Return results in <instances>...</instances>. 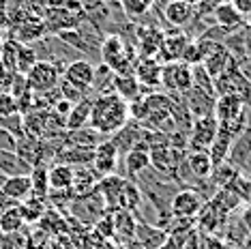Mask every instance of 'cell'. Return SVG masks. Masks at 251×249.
<instances>
[{
  "instance_id": "6da1fadb",
  "label": "cell",
  "mask_w": 251,
  "mask_h": 249,
  "mask_svg": "<svg viewBox=\"0 0 251 249\" xmlns=\"http://www.w3.org/2000/svg\"><path fill=\"white\" fill-rule=\"evenodd\" d=\"M127 121H129V103L118 95L107 93V95H97L93 99L88 127L99 131L103 138H110L112 133H116Z\"/></svg>"
},
{
  "instance_id": "7a4b0ae2",
  "label": "cell",
  "mask_w": 251,
  "mask_h": 249,
  "mask_svg": "<svg viewBox=\"0 0 251 249\" xmlns=\"http://www.w3.org/2000/svg\"><path fill=\"white\" fill-rule=\"evenodd\" d=\"M107 211L105 208V202H103V196L99 194V189H90L86 194L82 196H75L73 200L69 202V206H67V215H71L75 222H79L82 225H86V228H93L95 222L101 217Z\"/></svg>"
},
{
  "instance_id": "3957f363",
  "label": "cell",
  "mask_w": 251,
  "mask_h": 249,
  "mask_svg": "<svg viewBox=\"0 0 251 249\" xmlns=\"http://www.w3.org/2000/svg\"><path fill=\"white\" fill-rule=\"evenodd\" d=\"M213 86H215L217 97H219V95H234V97H238L245 105H251V82L247 80L245 71L236 62H232L219 77H215Z\"/></svg>"
},
{
  "instance_id": "277c9868",
  "label": "cell",
  "mask_w": 251,
  "mask_h": 249,
  "mask_svg": "<svg viewBox=\"0 0 251 249\" xmlns=\"http://www.w3.org/2000/svg\"><path fill=\"white\" fill-rule=\"evenodd\" d=\"M26 84L32 95H45L50 90L58 88L62 77V69L52 60H37V65L26 73Z\"/></svg>"
},
{
  "instance_id": "5b68a950",
  "label": "cell",
  "mask_w": 251,
  "mask_h": 249,
  "mask_svg": "<svg viewBox=\"0 0 251 249\" xmlns=\"http://www.w3.org/2000/svg\"><path fill=\"white\" fill-rule=\"evenodd\" d=\"M41 18L45 22V28H48V35H58L62 30H73V28H79L86 22V11H69L65 7H54V4H48L43 9Z\"/></svg>"
},
{
  "instance_id": "8992f818",
  "label": "cell",
  "mask_w": 251,
  "mask_h": 249,
  "mask_svg": "<svg viewBox=\"0 0 251 249\" xmlns=\"http://www.w3.org/2000/svg\"><path fill=\"white\" fill-rule=\"evenodd\" d=\"M193 86V77H191V67L185 62L176 60V62H163L161 67V88L168 95H185L187 90Z\"/></svg>"
},
{
  "instance_id": "52a82bcc",
  "label": "cell",
  "mask_w": 251,
  "mask_h": 249,
  "mask_svg": "<svg viewBox=\"0 0 251 249\" xmlns=\"http://www.w3.org/2000/svg\"><path fill=\"white\" fill-rule=\"evenodd\" d=\"M204 204H206V198H204V194L200 189L180 187V189L172 196L170 211H172V215L176 219H196Z\"/></svg>"
},
{
  "instance_id": "ba28073f",
  "label": "cell",
  "mask_w": 251,
  "mask_h": 249,
  "mask_svg": "<svg viewBox=\"0 0 251 249\" xmlns=\"http://www.w3.org/2000/svg\"><path fill=\"white\" fill-rule=\"evenodd\" d=\"M60 80L67 82L73 88H77L79 93H84V95H95V93H90V88H93V80H95V62H90L86 58L71 60L69 65L65 67V71H62Z\"/></svg>"
},
{
  "instance_id": "9c48e42d",
  "label": "cell",
  "mask_w": 251,
  "mask_h": 249,
  "mask_svg": "<svg viewBox=\"0 0 251 249\" xmlns=\"http://www.w3.org/2000/svg\"><path fill=\"white\" fill-rule=\"evenodd\" d=\"M219 123L215 116H202V118H193L189 135H187V150H206L213 144Z\"/></svg>"
},
{
  "instance_id": "30bf717a",
  "label": "cell",
  "mask_w": 251,
  "mask_h": 249,
  "mask_svg": "<svg viewBox=\"0 0 251 249\" xmlns=\"http://www.w3.org/2000/svg\"><path fill=\"white\" fill-rule=\"evenodd\" d=\"M118 161H121V155H118L116 146L110 138H103L99 144L95 146V152H93V170L101 176H107V174H116V168H118Z\"/></svg>"
},
{
  "instance_id": "8fae6325",
  "label": "cell",
  "mask_w": 251,
  "mask_h": 249,
  "mask_svg": "<svg viewBox=\"0 0 251 249\" xmlns=\"http://www.w3.org/2000/svg\"><path fill=\"white\" fill-rule=\"evenodd\" d=\"M193 39H189L182 30L178 28H172L170 32H163V39H161V48H159V54H157V60L161 62H176L182 58V52L187 50Z\"/></svg>"
},
{
  "instance_id": "7c38bea8",
  "label": "cell",
  "mask_w": 251,
  "mask_h": 249,
  "mask_svg": "<svg viewBox=\"0 0 251 249\" xmlns=\"http://www.w3.org/2000/svg\"><path fill=\"white\" fill-rule=\"evenodd\" d=\"M9 37L15 39V41L24 43V45H32L41 39L48 37V28H45V22L41 15H30L28 20L20 22V24L9 28Z\"/></svg>"
},
{
  "instance_id": "4fadbf2b",
  "label": "cell",
  "mask_w": 251,
  "mask_h": 249,
  "mask_svg": "<svg viewBox=\"0 0 251 249\" xmlns=\"http://www.w3.org/2000/svg\"><path fill=\"white\" fill-rule=\"evenodd\" d=\"M161 62L157 58H138L133 67V77L140 82L142 88H148V93H155V88H161Z\"/></svg>"
},
{
  "instance_id": "5bb4252c",
  "label": "cell",
  "mask_w": 251,
  "mask_h": 249,
  "mask_svg": "<svg viewBox=\"0 0 251 249\" xmlns=\"http://www.w3.org/2000/svg\"><path fill=\"white\" fill-rule=\"evenodd\" d=\"M0 194L11 204H22L28 196L32 194V183H30V172L28 174H15L7 176L0 185Z\"/></svg>"
},
{
  "instance_id": "9a60e30c",
  "label": "cell",
  "mask_w": 251,
  "mask_h": 249,
  "mask_svg": "<svg viewBox=\"0 0 251 249\" xmlns=\"http://www.w3.org/2000/svg\"><path fill=\"white\" fill-rule=\"evenodd\" d=\"M161 15H163V22H168L172 28L182 30L196 18V7L185 2V0H170V2L161 4Z\"/></svg>"
},
{
  "instance_id": "2e32d148",
  "label": "cell",
  "mask_w": 251,
  "mask_h": 249,
  "mask_svg": "<svg viewBox=\"0 0 251 249\" xmlns=\"http://www.w3.org/2000/svg\"><path fill=\"white\" fill-rule=\"evenodd\" d=\"M247 110L249 105H245L238 97L234 95H219L215 99V110H213V116L217 118V123H232V121H238V118L247 116Z\"/></svg>"
},
{
  "instance_id": "e0dca14e",
  "label": "cell",
  "mask_w": 251,
  "mask_h": 249,
  "mask_svg": "<svg viewBox=\"0 0 251 249\" xmlns=\"http://www.w3.org/2000/svg\"><path fill=\"white\" fill-rule=\"evenodd\" d=\"M215 95L202 93L198 88H189L185 95H180V101L185 103V107L189 110L191 118H202V116H213L215 110Z\"/></svg>"
},
{
  "instance_id": "ac0fdd59",
  "label": "cell",
  "mask_w": 251,
  "mask_h": 249,
  "mask_svg": "<svg viewBox=\"0 0 251 249\" xmlns=\"http://www.w3.org/2000/svg\"><path fill=\"white\" fill-rule=\"evenodd\" d=\"M142 131H144V127H142L140 123L127 121L116 133H112L110 140L114 142V146H116L118 155L123 157V155H127L131 149H135V146L140 144V140H142Z\"/></svg>"
},
{
  "instance_id": "d6986e66",
  "label": "cell",
  "mask_w": 251,
  "mask_h": 249,
  "mask_svg": "<svg viewBox=\"0 0 251 249\" xmlns=\"http://www.w3.org/2000/svg\"><path fill=\"white\" fill-rule=\"evenodd\" d=\"M165 241H168V230L165 228H159V225L151 222H138V228H135V245H140L142 249H157Z\"/></svg>"
},
{
  "instance_id": "ffe728a7",
  "label": "cell",
  "mask_w": 251,
  "mask_h": 249,
  "mask_svg": "<svg viewBox=\"0 0 251 249\" xmlns=\"http://www.w3.org/2000/svg\"><path fill=\"white\" fill-rule=\"evenodd\" d=\"M114 228H116V234H114V241L121 243V245H131L135 241V228H138V219L131 211H114Z\"/></svg>"
},
{
  "instance_id": "44dd1931",
  "label": "cell",
  "mask_w": 251,
  "mask_h": 249,
  "mask_svg": "<svg viewBox=\"0 0 251 249\" xmlns=\"http://www.w3.org/2000/svg\"><path fill=\"white\" fill-rule=\"evenodd\" d=\"M232 62H234V60H232L230 52L226 50V45H224V43H217L215 48L210 50L206 56H204V60L200 62V65H202L204 71H206L208 75L215 80V77H219L221 73H224L227 67L232 65Z\"/></svg>"
},
{
  "instance_id": "7402d4cb",
  "label": "cell",
  "mask_w": 251,
  "mask_h": 249,
  "mask_svg": "<svg viewBox=\"0 0 251 249\" xmlns=\"http://www.w3.org/2000/svg\"><path fill=\"white\" fill-rule=\"evenodd\" d=\"M210 20H213V24L234 32V30H238V28H243L245 18L232 7L230 2H219V4L213 7V11H210Z\"/></svg>"
},
{
  "instance_id": "603a6c76",
  "label": "cell",
  "mask_w": 251,
  "mask_h": 249,
  "mask_svg": "<svg viewBox=\"0 0 251 249\" xmlns=\"http://www.w3.org/2000/svg\"><path fill=\"white\" fill-rule=\"evenodd\" d=\"M232 142H234V135L227 131L226 127H221V124H219L213 144H210V149H208V157H210V161H213V168L221 166V163H226Z\"/></svg>"
},
{
  "instance_id": "cb8c5ba5",
  "label": "cell",
  "mask_w": 251,
  "mask_h": 249,
  "mask_svg": "<svg viewBox=\"0 0 251 249\" xmlns=\"http://www.w3.org/2000/svg\"><path fill=\"white\" fill-rule=\"evenodd\" d=\"M93 152H95V149H88V146H62V149L56 152V159L60 163H67V166H71V168L90 166V163H93Z\"/></svg>"
},
{
  "instance_id": "d4e9b609",
  "label": "cell",
  "mask_w": 251,
  "mask_h": 249,
  "mask_svg": "<svg viewBox=\"0 0 251 249\" xmlns=\"http://www.w3.org/2000/svg\"><path fill=\"white\" fill-rule=\"evenodd\" d=\"M187 168L196 180H208L213 172V161H210L206 150H187Z\"/></svg>"
},
{
  "instance_id": "484cf974",
  "label": "cell",
  "mask_w": 251,
  "mask_h": 249,
  "mask_svg": "<svg viewBox=\"0 0 251 249\" xmlns=\"http://www.w3.org/2000/svg\"><path fill=\"white\" fill-rule=\"evenodd\" d=\"M112 93L118 95V97L125 99L129 103V101L142 97V95H144V88L140 86V82L135 80L133 75H116V73H114Z\"/></svg>"
},
{
  "instance_id": "4316f807",
  "label": "cell",
  "mask_w": 251,
  "mask_h": 249,
  "mask_svg": "<svg viewBox=\"0 0 251 249\" xmlns=\"http://www.w3.org/2000/svg\"><path fill=\"white\" fill-rule=\"evenodd\" d=\"M93 95L90 97H84L79 99L77 103H73L69 116L65 118V129L71 131V129H79V127H86L88 124V118H90V107H93Z\"/></svg>"
},
{
  "instance_id": "83f0119b",
  "label": "cell",
  "mask_w": 251,
  "mask_h": 249,
  "mask_svg": "<svg viewBox=\"0 0 251 249\" xmlns=\"http://www.w3.org/2000/svg\"><path fill=\"white\" fill-rule=\"evenodd\" d=\"M123 161H125V176L129 178H135L138 174L151 168V155L144 149H131L127 155H123Z\"/></svg>"
},
{
  "instance_id": "f1b7e54d",
  "label": "cell",
  "mask_w": 251,
  "mask_h": 249,
  "mask_svg": "<svg viewBox=\"0 0 251 249\" xmlns=\"http://www.w3.org/2000/svg\"><path fill=\"white\" fill-rule=\"evenodd\" d=\"M48 183L52 191H67L73 185V168L67 163L56 161L52 168L48 170Z\"/></svg>"
},
{
  "instance_id": "f546056e",
  "label": "cell",
  "mask_w": 251,
  "mask_h": 249,
  "mask_svg": "<svg viewBox=\"0 0 251 249\" xmlns=\"http://www.w3.org/2000/svg\"><path fill=\"white\" fill-rule=\"evenodd\" d=\"M118 7L125 13V18L131 22L144 20L155 7V0H118Z\"/></svg>"
},
{
  "instance_id": "4dcf8cb0",
  "label": "cell",
  "mask_w": 251,
  "mask_h": 249,
  "mask_svg": "<svg viewBox=\"0 0 251 249\" xmlns=\"http://www.w3.org/2000/svg\"><path fill=\"white\" fill-rule=\"evenodd\" d=\"M24 228V217H22L20 204L7 206L0 211V232L2 234H13V232H20Z\"/></svg>"
},
{
  "instance_id": "1f68e13d",
  "label": "cell",
  "mask_w": 251,
  "mask_h": 249,
  "mask_svg": "<svg viewBox=\"0 0 251 249\" xmlns=\"http://www.w3.org/2000/svg\"><path fill=\"white\" fill-rule=\"evenodd\" d=\"M28 172H30V168H28L15 152L0 149V174H4V176H15V174H28Z\"/></svg>"
},
{
  "instance_id": "d6a6232c",
  "label": "cell",
  "mask_w": 251,
  "mask_h": 249,
  "mask_svg": "<svg viewBox=\"0 0 251 249\" xmlns=\"http://www.w3.org/2000/svg\"><path fill=\"white\" fill-rule=\"evenodd\" d=\"M112 82H114V71L107 65L99 62L95 65V80H93V88L95 95H107L112 93Z\"/></svg>"
},
{
  "instance_id": "836d02e7",
  "label": "cell",
  "mask_w": 251,
  "mask_h": 249,
  "mask_svg": "<svg viewBox=\"0 0 251 249\" xmlns=\"http://www.w3.org/2000/svg\"><path fill=\"white\" fill-rule=\"evenodd\" d=\"M37 60H39V56L35 52V48H32V45H24V43H22L20 50H18V60H15V73L26 75V73L37 65Z\"/></svg>"
},
{
  "instance_id": "e575fe53",
  "label": "cell",
  "mask_w": 251,
  "mask_h": 249,
  "mask_svg": "<svg viewBox=\"0 0 251 249\" xmlns=\"http://www.w3.org/2000/svg\"><path fill=\"white\" fill-rule=\"evenodd\" d=\"M20 41L11 37H4V45H2V52H0V65H2L4 71L15 73V60H18V50H20Z\"/></svg>"
},
{
  "instance_id": "d590c367",
  "label": "cell",
  "mask_w": 251,
  "mask_h": 249,
  "mask_svg": "<svg viewBox=\"0 0 251 249\" xmlns=\"http://www.w3.org/2000/svg\"><path fill=\"white\" fill-rule=\"evenodd\" d=\"M30 183H32V194L48 198L50 183H48V168H45V163L43 166H35L30 170Z\"/></svg>"
},
{
  "instance_id": "8d00e7d4",
  "label": "cell",
  "mask_w": 251,
  "mask_h": 249,
  "mask_svg": "<svg viewBox=\"0 0 251 249\" xmlns=\"http://www.w3.org/2000/svg\"><path fill=\"white\" fill-rule=\"evenodd\" d=\"M191 77H193V88L202 90V93H208V95H215V86H213V77L204 71L202 65H193L191 67ZM217 97V95H215Z\"/></svg>"
},
{
  "instance_id": "74e56055",
  "label": "cell",
  "mask_w": 251,
  "mask_h": 249,
  "mask_svg": "<svg viewBox=\"0 0 251 249\" xmlns=\"http://www.w3.org/2000/svg\"><path fill=\"white\" fill-rule=\"evenodd\" d=\"M93 230H95L103 241H114V234H116V228H114V213H112V211H105V213L95 222Z\"/></svg>"
},
{
  "instance_id": "f35d334b",
  "label": "cell",
  "mask_w": 251,
  "mask_h": 249,
  "mask_svg": "<svg viewBox=\"0 0 251 249\" xmlns=\"http://www.w3.org/2000/svg\"><path fill=\"white\" fill-rule=\"evenodd\" d=\"M71 107H73V103H71L69 99L60 97V99L56 101V103H54L52 107H50V110H52V112H56V114H58V116H62V118H67V116H69V112H71Z\"/></svg>"
},
{
  "instance_id": "ab89813d",
  "label": "cell",
  "mask_w": 251,
  "mask_h": 249,
  "mask_svg": "<svg viewBox=\"0 0 251 249\" xmlns=\"http://www.w3.org/2000/svg\"><path fill=\"white\" fill-rule=\"evenodd\" d=\"M227 2H230L232 7L243 15V18H245L247 13H251V0H227Z\"/></svg>"
},
{
  "instance_id": "60d3db41",
  "label": "cell",
  "mask_w": 251,
  "mask_h": 249,
  "mask_svg": "<svg viewBox=\"0 0 251 249\" xmlns=\"http://www.w3.org/2000/svg\"><path fill=\"white\" fill-rule=\"evenodd\" d=\"M9 26H11V22L7 15V4H4V0H0V32L9 30Z\"/></svg>"
},
{
  "instance_id": "b9f144b4",
  "label": "cell",
  "mask_w": 251,
  "mask_h": 249,
  "mask_svg": "<svg viewBox=\"0 0 251 249\" xmlns=\"http://www.w3.org/2000/svg\"><path fill=\"white\" fill-rule=\"evenodd\" d=\"M241 222L243 225L247 228V232H251V204H247L243 208V213H241Z\"/></svg>"
},
{
  "instance_id": "7bdbcfd3",
  "label": "cell",
  "mask_w": 251,
  "mask_h": 249,
  "mask_svg": "<svg viewBox=\"0 0 251 249\" xmlns=\"http://www.w3.org/2000/svg\"><path fill=\"white\" fill-rule=\"evenodd\" d=\"M26 2L30 4V7H35L37 11H41V13H43V9L48 7V0H26Z\"/></svg>"
},
{
  "instance_id": "ee69618b",
  "label": "cell",
  "mask_w": 251,
  "mask_h": 249,
  "mask_svg": "<svg viewBox=\"0 0 251 249\" xmlns=\"http://www.w3.org/2000/svg\"><path fill=\"white\" fill-rule=\"evenodd\" d=\"M241 69H243V71H245V75H247V80H249V82H251V58H249V60H247V62H245V65H243V67H241Z\"/></svg>"
},
{
  "instance_id": "f6af8a7d",
  "label": "cell",
  "mask_w": 251,
  "mask_h": 249,
  "mask_svg": "<svg viewBox=\"0 0 251 249\" xmlns=\"http://www.w3.org/2000/svg\"><path fill=\"white\" fill-rule=\"evenodd\" d=\"M157 249H178V247H176V245H174V243H172V241H170V239H168V241H165V243H163V245H159Z\"/></svg>"
},
{
  "instance_id": "bcb514c9",
  "label": "cell",
  "mask_w": 251,
  "mask_h": 249,
  "mask_svg": "<svg viewBox=\"0 0 251 249\" xmlns=\"http://www.w3.org/2000/svg\"><path fill=\"white\" fill-rule=\"evenodd\" d=\"M243 26H245V28H247V30L251 32V13H247V15H245V20H243Z\"/></svg>"
},
{
  "instance_id": "7dc6e473",
  "label": "cell",
  "mask_w": 251,
  "mask_h": 249,
  "mask_svg": "<svg viewBox=\"0 0 251 249\" xmlns=\"http://www.w3.org/2000/svg\"><path fill=\"white\" fill-rule=\"evenodd\" d=\"M79 2H82V7H88V4L95 2V0H79Z\"/></svg>"
},
{
  "instance_id": "c3c4849f",
  "label": "cell",
  "mask_w": 251,
  "mask_h": 249,
  "mask_svg": "<svg viewBox=\"0 0 251 249\" xmlns=\"http://www.w3.org/2000/svg\"><path fill=\"white\" fill-rule=\"evenodd\" d=\"M2 45H4V35L0 32V52H2Z\"/></svg>"
},
{
  "instance_id": "681fc988",
  "label": "cell",
  "mask_w": 251,
  "mask_h": 249,
  "mask_svg": "<svg viewBox=\"0 0 251 249\" xmlns=\"http://www.w3.org/2000/svg\"><path fill=\"white\" fill-rule=\"evenodd\" d=\"M185 2H189V4H193V7H198V4H200V0H185Z\"/></svg>"
},
{
  "instance_id": "f907efd6",
  "label": "cell",
  "mask_w": 251,
  "mask_h": 249,
  "mask_svg": "<svg viewBox=\"0 0 251 249\" xmlns=\"http://www.w3.org/2000/svg\"><path fill=\"white\" fill-rule=\"evenodd\" d=\"M157 4H163V2H170V0H155Z\"/></svg>"
},
{
  "instance_id": "816d5d0a",
  "label": "cell",
  "mask_w": 251,
  "mask_h": 249,
  "mask_svg": "<svg viewBox=\"0 0 251 249\" xmlns=\"http://www.w3.org/2000/svg\"><path fill=\"white\" fill-rule=\"evenodd\" d=\"M105 2H110V0H105Z\"/></svg>"
},
{
  "instance_id": "f5cc1de1",
  "label": "cell",
  "mask_w": 251,
  "mask_h": 249,
  "mask_svg": "<svg viewBox=\"0 0 251 249\" xmlns=\"http://www.w3.org/2000/svg\"><path fill=\"white\" fill-rule=\"evenodd\" d=\"M48 2H50V0H48Z\"/></svg>"
}]
</instances>
